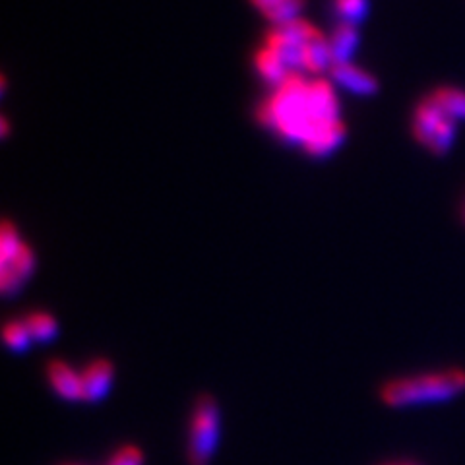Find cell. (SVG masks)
<instances>
[{
    "instance_id": "obj_1",
    "label": "cell",
    "mask_w": 465,
    "mask_h": 465,
    "mask_svg": "<svg viewBox=\"0 0 465 465\" xmlns=\"http://www.w3.org/2000/svg\"><path fill=\"white\" fill-rule=\"evenodd\" d=\"M258 119L287 142L301 143L310 155H326L345 136L334 88L326 80L306 81L291 74L267 99Z\"/></svg>"
},
{
    "instance_id": "obj_2",
    "label": "cell",
    "mask_w": 465,
    "mask_h": 465,
    "mask_svg": "<svg viewBox=\"0 0 465 465\" xmlns=\"http://www.w3.org/2000/svg\"><path fill=\"white\" fill-rule=\"evenodd\" d=\"M465 391V370L448 368L430 375L398 378L382 388V401L390 407L422 406V403H442L458 398Z\"/></svg>"
},
{
    "instance_id": "obj_3",
    "label": "cell",
    "mask_w": 465,
    "mask_h": 465,
    "mask_svg": "<svg viewBox=\"0 0 465 465\" xmlns=\"http://www.w3.org/2000/svg\"><path fill=\"white\" fill-rule=\"evenodd\" d=\"M456 119L444 112L432 97L425 99L415 111V119H413V132L415 138L427 146L432 153L444 155L453 143L456 138Z\"/></svg>"
},
{
    "instance_id": "obj_4",
    "label": "cell",
    "mask_w": 465,
    "mask_h": 465,
    "mask_svg": "<svg viewBox=\"0 0 465 465\" xmlns=\"http://www.w3.org/2000/svg\"><path fill=\"white\" fill-rule=\"evenodd\" d=\"M217 442H220V409L212 396H202L196 403L190 442H189V460L192 465H208L213 458Z\"/></svg>"
},
{
    "instance_id": "obj_5",
    "label": "cell",
    "mask_w": 465,
    "mask_h": 465,
    "mask_svg": "<svg viewBox=\"0 0 465 465\" xmlns=\"http://www.w3.org/2000/svg\"><path fill=\"white\" fill-rule=\"evenodd\" d=\"M314 29V26L297 18L293 22L277 26L272 34H267L266 47L275 50L291 74H298V70H305V47Z\"/></svg>"
},
{
    "instance_id": "obj_6",
    "label": "cell",
    "mask_w": 465,
    "mask_h": 465,
    "mask_svg": "<svg viewBox=\"0 0 465 465\" xmlns=\"http://www.w3.org/2000/svg\"><path fill=\"white\" fill-rule=\"evenodd\" d=\"M34 264L35 258L27 244L19 248L12 260L0 264V287H3L4 295H12L24 285L26 279L34 274Z\"/></svg>"
},
{
    "instance_id": "obj_7",
    "label": "cell",
    "mask_w": 465,
    "mask_h": 465,
    "mask_svg": "<svg viewBox=\"0 0 465 465\" xmlns=\"http://www.w3.org/2000/svg\"><path fill=\"white\" fill-rule=\"evenodd\" d=\"M112 384V365L105 359L93 360L81 372V390H84V401H101L111 391Z\"/></svg>"
},
{
    "instance_id": "obj_8",
    "label": "cell",
    "mask_w": 465,
    "mask_h": 465,
    "mask_svg": "<svg viewBox=\"0 0 465 465\" xmlns=\"http://www.w3.org/2000/svg\"><path fill=\"white\" fill-rule=\"evenodd\" d=\"M49 380L53 384L57 394L66 401L84 399V390H81V375L74 368H70L62 360H53L49 365Z\"/></svg>"
},
{
    "instance_id": "obj_9",
    "label": "cell",
    "mask_w": 465,
    "mask_h": 465,
    "mask_svg": "<svg viewBox=\"0 0 465 465\" xmlns=\"http://www.w3.org/2000/svg\"><path fill=\"white\" fill-rule=\"evenodd\" d=\"M332 76L341 86L355 93H360V96H370V93H375L378 89L375 76H370L365 70L349 65V62H345V65H332Z\"/></svg>"
},
{
    "instance_id": "obj_10",
    "label": "cell",
    "mask_w": 465,
    "mask_h": 465,
    "mask_svg": "<svg viewBox=\"0 0 465 465\" xmlns=\"http://www.w3.org/2000/svg\"><path fill=\"white\" fill-rule=\"evenodd\" d=\"M251 3L277 26L293 22L305 6V0H251Z\"/></svg>"
},
{
    "instance_id": "obj_11",
    "label": "cell",
    "mask_w": 465,
    "mask_h": 465,
    "mask_svg": "<svg viewBox=\"0 0 465 465\" xmlns=\"http://www.w3.org/2000/svg\"><path fill=\"white\" fill-rule=\"evenodd\" d=\"M359 43V34L353 24H341L329 41V50H332V65H345L353 57Z\"/></svg>"
},
{
    "instance_id": "obj_12",
    "label": "cell",
    "mask_w": 465,
    "mask_h": 465,
    "mask_svg": "<svg viewBox=\"0 0 465 465\" xmlns=\"http://www.w3.org/2000/svg\"><path fill=\"white\" fill-rule=\"evenodd\" d=\"M254 65L258 72H260V76L266 78L267 81H272L275 86H279L282 81L291 76V72H289V68L285 66V62L279 58V55L270 47H262L258 50Z\"/></svg>"
},
{
    "instance_id": "obj_13",
    "label": "cell",
    "mask_w": 465,
    "mask_h": 465,
    "mask_svg": "<svg viewBox=\"0 0 465 465\" xmlns=\"http://www.w3.org/2000/svg\"><path fill=\"white\" fill-rule=\"evenodd\" d=\"M329 62H332V50L326 37L318 29L313 31L305 47V70L308 72H322Z\"/></svg>"
},
{
    "instance_id": "obj_14",
    "label": "cell",
    "mask_w": 465,
    "mask_h": 465,
    "mask_svg": "<svg viewBox=\"0 0 465 465\" xmlns=\"http://www.w3.org/2000/svg\"><path fill=\"white\" fill-rule=\"evenodd\" d=\"M452 119H465V91L456 88H440L430 96Z\"/></svg>"
},
{
    "instance_id": "obj_15",
    "label": "cell",
    "mask_w": 465,
    "mask_h": 465,
    "mask_svg": "<svg viewBox=\"0 0 465 465\" xmlns=\"http://www.w3.org/2000/svg\"><path fill=\"white\" fill-rule=\"evenodd\" d=\"M24 322H26V326L29 329L31 337H34L35 341H41V344H47V341L55 339L57 334H58L57 320L50 314L34 313V314H29L24 320Z\"/></svg>"
},
{
    "instance_id": "obj_16",
    "label": "cell",
    "mask_w": 465,
    "mask_h": 465,
    "mask_svg": "<svg viewBox=\"0 0 465 465\" xmlns=\"http://www.w3.org/2000/svg\"><path fill=\"white\" fill-rule=\"evenodd\" d=\"M22 246L24 243L19 241L16 227L10 221H4L3 233H0V264L12 260Z\"/></svg>"
},
{
    "instance_id": "obj_17",
    "label": "cell",
    "mask_w": 465,
    "mask_h": 465,
    "mask_svg": "<svg viewBox=\"0 0 465 465\" xmlns=\"http://www.w3.org/2000/svg\"><path fill=\"white\" fill-rule=\"evenodd\" d=\"M31 334L26 326V322H8L4 328V341L6 345L16 351V353H24V351L31 344Z\"/></svg>"
},
{
    "instance_id": "obj_18",
    "label": "cell",
    "mask_w": 465,
    "mask_h": 465,
    "mask_svg": "<svg viewBox=\"0 0 465 465\" xmlns=\"http://www.w3.org/2000/svg\"><path fill=\"white\" fill-rule=\"evenodd\" d=\"M368 10L367 0H336V12L344 18V24H357Z\"/></svg>"
},
{
    "instance_id": "obj_19",
    "label": "cell",
    "mask_w": 465,
    "mask_h": 465,
    "mask_svg": "<svg viewBox=\"0 0 465 465\" xmlns=\"http://www.w3.org/2000/svg\"><path fill=\"white\" fill-rule=\"evenodd\" d=\"M142 463H143L142 450L136 446L120 448L109 461V465H142Z\"/></svg>"
},
{
    "instance_id": "obj_20",
    "label": "cell",
    "mask_w": 465,
    "mask_h": 465,
    "mask_svg": "<svg viewBox=\"0 0 465 465\" xmlns=\"http://www.w3.org/2000/svg\"><path fill=\"white\" fill-rule=\"evenodd\" d=\"M3 134H8V120H3Z\"/></svg>"
}]
</instances>
